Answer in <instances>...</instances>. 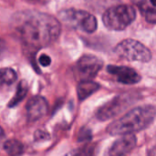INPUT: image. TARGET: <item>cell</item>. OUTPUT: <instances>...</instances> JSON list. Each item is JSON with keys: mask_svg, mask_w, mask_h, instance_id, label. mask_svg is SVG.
<instances>
[{"mask_svg": "<svg viewBox=\"0 0 156 156\" xmlns=\"http://www.w3.org/2000/svg\"><path fill=\"white\" fill-rule=\"evenodd\" d=\"M107 71L113 75L118 82L122 84L132 85L136 84L141 80V76L139 73L135 69L129 67L110 65L107 67Z\"/></svg>", "mask_w": 156, "mask_h": 156, "instance_id": "8", "label": "cell"}, {"mask_svg": "<svg viewBox=\"0 0 156 156\" xmlns=\"http://www.w3.org/2000/svg\"><path fill=\"white\" fill-rule=\"evenodd\" d=\"M114 52L121 58L130 61L148 62L152 58V53L141 42L128 38L122 41L114 49Z\"/></svg>", "mask_w": 156, "mask_h": 156, "instance_id": "4", "label": "cell"}, {"mask_svg": "<svg viewBox=\"0 0 156 156\" xmlns=\"http://www.w3.org/2000/svg\"><path fill=\"white\" fill-rule=\"evenodd\" d=\"M26 110L27 120L29 122H36L47 113L48 102L41 96H34L28 101Z\"/></svg>", "mask_w": 156, "mask_h": 156, "instance_id": "9", "label": "cell"}, {"mask_svg": "<svg viewBox=\"0 0 156 156\" xmlns=\"http://www.w3.org/2000/svg\"><path fill=\"white\" fill-rule=\"evenodd\" d=\"M0 72H1V84L2 85H11L17 79L16 71L10 68H3Z\"/></svg>", "mask_w": 156, "mask_h": 156, "instance_id": "15", "label": "cell"}, {"mask_svg": "<svg viewBox=\"0 0 156 156\" xmlns=\"http://www.w3.org/2000/svg\"><path fill=\"white\" fill-rule=\"evenodd\" d=\"M27 90H28V86L27 83L25 80H22L18 83L17 87H16V94L13 96V98L11 99V101L8 103V107L13 108L18 105L19 102H21L24 98L27 96Z\"/></svg>", "mask_w": 156, "mask_h": 156, "instance_id": "13", "label": "cell"}, {"mask_svg": "<svg viewBox=\"0 0 156 156\" xmlns=\"http://www.w3.org/2000/svg\"><path fill=\"white\" fill-rule=\"evenodd\" d=\"M38 62L43 67H48L50 65V63H51V58H49V56H48L46 54H43V55H41L39 57Z\"/></svg>", "mask_w": 156, "mask_h": 156, "instance_id": "19", "label": "cell"}, {"mask_svg": "<svg viewBox=\"0 0 156 156\" xmlns=\"http://www.w3.org/2000/svg\"><path fill=\"white\" fill-rule=\"evenodd\" d=\"M114 156H125V155H114Z\"/></svg>", "mask_w": 156, "mask_h": 156, "instance_id": "21", "label": "cell"}, {"mask_svg": "<svg viewBox=\"0 0 156 156\" xmlns=\"http://www.w3.org/2000/svg\"><path fill=\"white\" fill-rule=\"evenodd\" d=\"M3 148L5 152L9 156H20L24 153V145L21 142L16 139H10L7 140L4 145Z\"/></svg>", "mask_w": 156, "mask_h": 156, "instance_id": "12", "label": "cell"}, {"mask_svg": "<svg viewBox=\"0 0 156 156\" xmlns=\"http://www.w3.org/2000/svg\"><path fill=\"white\" fill-rule=\"evenodd\" d=\"M12 27L27 47L37 49L56 41L61 32V25L57 18L35 10L16 14L12 20Z\"/></svg>", "mask_w": 156, "mask_h": 156, "instance_id": "1", "label": "cell"}, {"mask_svg": "<svg viewBox=\"0 0 156 156\" xmlns=\"http://www.w3.org/2000/svg\"><path fill=\"white\" fill-rule=\"evenodd\" d=\"M97 146L95 144H87L81 148H78L69 152L65 156H96Z\"/></svg>", "mask_w": 156, "mask_h": 156, "instance_id": "14", "label": "cell"}, {"mask_svg": "<svg viewBox=\"0 0 156 156\" xmlns=\"http://www.w3.org/2000/svg\"><path fill=\"white\" fill-rule=\"evenodd\" d=\"M100 89V85L92 80H81L77 87V94L80 101H84Z\"/></svg>", "mask_w": 156, "mask_h": 156, "instance_id": "11", "label": "cell"}, {"mask_svg": "<svg viewBox=\"0 0 156 156\" xmlns=\"http://www.w3.org/2000/svg\"><path fill=\"white\" fill-rule=\"evenodd\" d=\"M140 8L148 23L156 24V8L148 6V5L145 3L140 5Z\"/></svg>", "mask_w": 156, "mask_h": 156, "instance_id": "16", "label": "cell"}, {"mask_svg": "<svg viewBox=\"0 0 156 156\" xmlns=\"http://www.w3.org/2000/svg\"><path fill=\"white\" fill-rule=\"evenodd\" d=\"M103 61L93 55L82 56L76 64V73L81 80H90L102 69ZM80 80V81H81Z\"/></svg>", "mask_w": 156, "mask_h": 156, "instance_id": "6", "label": "cell"}, {"mask_svg": "<svg viewBox=\"0 0 156 156\" xmlns=\"http://www.w3.org/2000/svg\"><path fill=\"white\" fill-rule=\"evenodd\" d=\"M136 18V11L133 6L121 5L109 8L102 16L104 26L111 30H123Z\"/></svg>", "mask_w": 156, "mask_h": 156, "instance_id": "3", "label": "cell"}, {"mask_svg": "<svg viewBox=\"0 0 156 156\" xmlns=\"http://www.w3.org/2000/svg\"><path fill=\"white\" fill-rule=\"evenodd\" d=\"M132 100V96L127 95H121L115 97L113 100H112L97 111L96 117L100 121H107L112 119L121 112L125 110L131 103Z\"/></svg>", "mask_w": 156, "mask_h": 156, "instance_id": "7", "label": "cell"}, {"mask_svg": "<svg viewBox=\"0 0 156 156\" xmlns=\"http://www.w3.org/2000/svg\"><path fill=\"white\" fill-rule=\"evenodd\" d=\"M59 17L68 25L86 33H93L97 29V20L91 14L75 9H68L59 13Z\"/></svg>", "mask_w": 156, "mask_h": 156, "instance_id": "5", "label": "cell"}, {"mask_svg": "<svg viewBox=\"0 0 156 156\" xmlns=\"http://www.w3.org/2000/svg\"><path fill=\"white\" fill-rule=\"evenodd\" d=\"M156 116V108L152 105L136 107L124 116L112 122L107 127V133L112 136L133 134L148 128Z\"/></svg>", "mask_w": 156, "mask_h": 156, "instance_id": "2", "label": "cell"}, {"mask_svg": "<svg viewBox=\"0 0 156 156\" xmlns=\"http://www.w3.org/2000/svg\"><path fill=\"white\" fill-rule=\"evenodd\" d=\"M34 138L36 141H43V140H48L49 139V134L44 131H37L35 133V135H34Z\"/></svg>", "mask_w": 156, "mask_h": 156, "instance_id": "18", "label": "cell"}, {"mask_svg": "<svg viewBox=\"0 0 156 156\" xmlns=\"http://www.w3.org/2000/svg\"><path fill=\"white\" fill-rule=\"evenodd\" d=\"M91 139V132L89 129L83 128L80 131L79 135H78V140L80 142H88Z\"/></svg>", "mask_w": 156, "mask_h": 156, "instance_id": "17", "label": "cell"}, {"mask_svg": "<svg viewBox=\"0 0 156 156\" xmlns=\"http://www.w3.org/2000/svg\"><path fill=\"white\" fill-rule=\"evenodd\" d=\"M137 144V138L134 134L122 135L116 140L110 147L109 154L111 156L125 155L132 152Z\"/></svg>", "mask_w": 156, "mask_h": 156, "instance_id": "10", "label": "cell"}, {"mask_svg": "<svg viewBox=\"0 0 156 156\" xmlns=\"http://www.w3.org/2000/svg\"><path fill=\"white\" fill-rule=\"evenodd\" d=\"M150 1H151L152 5H153L154 6H156V0H150Z\"/></svg>", "mask_w": 156, "mask_h": 156, "instance_id": "20", "label": "cell"}]
</instances>
